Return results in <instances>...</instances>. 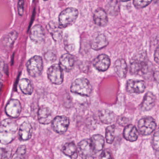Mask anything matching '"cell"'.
Wrapping results in <instances>:
<instances>
[{
  "mask_svg": "<svg viewBox=\"0 0 159 159\" xmlns=\"http://www.w3.org/2000/svg\"><path fill=\"white\" fill-rule=\"evenodd\" d=\"M107 12L111 16H116L119 11V5L118 1H110L107 6Z\"/></svg>",
  "mask_w": 159,
  "mask_h": 159,
  "instance_id": "29",
  "label": "cell"
},
{
  "mask_svg": "<svg viewBox=\"0 0 159 159\" xmlns=\"http://www.w3.org/2000/svg\"><path fill=\"white\" fill-rule=\"evenodd\" d=\"M152 1H139L134 0L133 1V4L136 8L140 9L143 8L148 6Z\"/></svg>",
  "mask_w": 159,
  "mask_h": 159,
  "instance_id": "31",
  "label": "cell"
},
{
  "mask_svg": "<svg viewBox=\"0 0 159 159\" xmlns=\"http://www.w3.org/2000/svg\"><path fill=\"white\" fill-rule=\"evenodd\" d=\"M33 129L31 125L29 122H23L20 127L18 135L20 140L22 141H28L31 138Z\"/></svg>",
  "mask_w": 159,
  "mask_h": 159,
  "instance_id": "17",
  "label": "cell"
},
{
  "mask_svg": "<svg viewBox=\"0 0 159 159\" xmlns=\"http://www.w3.org/2000/svg\"><path fill=\"white\" fill-rule=\"evenodd\" d=\"M45 58L47 60L49 61H53L56 60V58H57V54H56V52H54V51H48V52H46V54H45Z\"/></svg>",
  "mask_w": 159,
  "mask_h": 159,
  "instance_id": "34",
  "label": "cell"
},
{
  "mask_svg": "<svg viewBox=\"0 0 159 159\" xmlns=\"http://www.w3.org/2000/svg\"><path fill=\"white\" fill-rule=\"evenodd\" d=\"M62 151L66 156L70 157L71 159H77L78 157L76 145L73 142L65 144L62 147Z\"/></svg>",
  "mask_w": 159,
  "mask_h": 159,
  "instance_id": "24",
  "label": "cell"
},
{
  "mask_svg": "<svg viewBox=\"0 0 159 159\" xmlns=\"http://www.w3.org/2000/svg\"><path fill=\"white\" fill-rule=\"evenodd\" d=\"M26 66L30 76L32 77H37L41 75L43 70L42 58L39 56L32 57L28 61Z\"/></svg>",
  "mask_w": 159,
  "mask_h": 159,
  "instance_id": "5",
  "label": "cell"
},
{
  "mask_svg": "<svg viewBox=\"0 0 159 159\" xmlns=\"http://www.w3.org/2000/svg\"></svg>",
  "mask_w": 159,
  "mask_h": 159,
  "instance_id": "40",
  "label": "cell"
},
{
  "mask_svg": "<svg viewBox=\"0 0 159 159\" xmlns=\"http://www.w3.org/2000/svg\"><path fill=\"white\" fill-rule=\"evenodd\" d=\"M70 125V120L65 116H58L53 120L52 127L55 132L62 134L67 131Z\"/></svg>",
  "mask_w": 159,
  "mask_h": 159,
  "instance_id": "9",
  "label": "cell"
},
{
  "mask_svg": "<svg viewBox=\"0 0 159 159\" xmlns=\"http://www.w3.org/2000/svg\"><path fill=\"white\" fill-rule=\"evenodd\" d=\"M93 149L95 154L102 150L104 146V138L100 134L93 135L90 139Z\"/></svg>",
  "mask_w": 159,
  "mask_h": 159,
  "instance_id": "22",
  "label": "cell"
},
{
  "mask_svg": "<svg viewBox=\"0 0 159 159\" xmlns=\"http://www.w3.org/2000/svg\"><path fill=\"white\" fill-rule=\"evenodd\" d=\"M47 29L55 41H59L61 40L63 34L61 27L59 25L55 22L51 21L48 24Z\"/></svg>",
  "mask_w": 159,
  "mask_h": 159,
  "instance_id": "21",
  "label": "cell"
},
{
  "mask_svg": "<svg viewBox=\"0 0 159 159\" xmlns=\"http://www.w3.org/2000/svg\"><path fill=\"white\" fill-rule=\"evenodd\" d=\"M130 72L132 74L136 75H146L149 71V66L145 59L136 58L130 61Z\"/></svg>",
  "mask_w": 159,
  "mask_h": 159,
  "instance_id": "4",
  "label": "cell"
},
{
  "mask_svg": "<svg viewBox=\"0 0 159 159\" xmlns=\"http://www.w3.org/2000/svg\"><path fill=\"white\" fill-rule=\"evenodd\" d=\"M10 156V152L7 149L0 148V159H8Z\"/></svg>",
  "mask_w": 159,
  "mask_h": 159,
  "instance_id": "35",
  "label": "cell"
},
{
  "mask_svg": "<svg viewBox=\"0 0 159 159\" xmlns=\"http://www.w3.org/2000/svg\"><path fill=\"white\" fill-rule=\"evenodd\" d=\"M156 127V120L151 117H145L138 121V130L141 134L144 136L151 134L155 130Z\"/></svg>",
  "mask_w": 159,
  "mask_h": 159,
  "instance_id": "6",
  "label": "cell"
},
{
  "mask_svg": "<svg viewBox=\"0 0 159 159\" xmlns=\"http://www.w3.org/2000/svg\"><path fill=\"white\" fill-rule=\"evenodd\" d=\"M116 73L120 78L126 77L128 72V66L125 60L119 59L116 61L114 65Z\"/></svg>",
  "mask_w": 159,
  "mask_h": 159,
  "instance_id": "23",
  "label": "cell"
},
{
  "mask_svg": "<svg viewBox=\"0 0 159 159\" xmlns=\"http://www.w3.org/2000/svg\"><path fill=\"white\" fill-rule=\"evenodd\" d=\"M49 80L55 85H61L63 81V70L59 64H55L49 67L47 72Z\"/></svg>",
  "mask_w": 159,
  "mask_h": 159,
  "instance_id": "8",
  "label": "cell"
},
{
  "mask_svg": "<svg viewBox=\"0 0 159 159\" xmlns=\"http://www.w3.org/2000/svg\"><path fill=\"white\" fill-rule=\"evenodd\" d=\"M17 124L11 119H6L0 124V143L8 144L12 143L18 133Z\"/></svg>",
  "mask_w": 159,
  "mask_h": 159,
  "instance_id": "1",
  "label": "cell"
},
{
  "mask_svg": "<svg viewBox=\"0 0 159 159\" xmlns=\"http://www.w3.org/2000/svg\"><path fill=\"white\" fill-rule=\"evenodd\" d=\"M70 91L73 93L81 96H90L92 92V87L88 79L85 78H79L75 80L70 87Z\"/></svg>",
  "mask_w": 159,
  "mask_h": 159,
  "instance_id": "2",
  "label": "cell"
},
{
  "mask_svg": "<svg viewBox=\"0 0 159 159\" xmlns=\"http://www.w3.org/2000/svg\"><path fill=\"white\" fill-rule=\"evenodd\" d=\"M94 23L100 27L105 26L108 23V17L105 10L99 8L94 12L93 16Z\"/></svg>",
  "mask_w": 159,
  "mask_h": 159,
  "instance_id": "18",
  "label": "cell"
},
{
  "mask_svg": "<svg viewBox=\"0 0 159 159\" xmlns=\"http://www.w3.org/2000/svg\"><path fill=\"white\" fill-rule=\"evenodd\" d=\"M19 86L21 91L26 95H31L33 91V87L29 79L23 78L20 80Z\"/></svg>",
  "mask_w": 159,
  "mask_h": 159,
  "instance_id": "26",
  "label": "cell"
},
{
  "mask_svg": "<svg viewBox=\"0 0 159 159\" xmlns=\"http://www.w3.org/2000/svg\"><path fill=\"white\" fill-rule=\"evenodd\" d=\"M139 133L135 126L128 125L123 131V137L127 141L131 142H135L138 139Z\"/></svg>",
  "mask_w": 159,
  "mask_h": 159,
  "instance_id": "20",
  "label": "cell"
},
{
  "mask_svg": "<svg viewBox=\"0 0 159 159\" xmlns=\"http://www.w3.org/2000/svg\"><path fill=\"white\" fill-rule=\"evenodd\" d=\"M78 11L74 7H68L61 13L59 17V26L66 28L72 25L78 17Z\"/></svg>",
  "mask_w": 159,
  "mask_h": 159,
  "instance_id": "3",
  "label": "cell"
},
{
  "mask_svg": "<svg viewBox=\"0 0 159 159\" xmlns=\"http://www.w3.org/2000/svg\"><path fill=\"white\" fill-rule=\"evenodd\" d=\"M52 113L48 107L42 106L40 107L38 112V119L41 124L47 125L52 121Z\"/></svg>",
  "mask_w": 159,
  "mask_h": 159,
  "instance_id": "15",
  "label": "cell"
},
{
  "mask_svg": "<svg viewBox=\"0 0 159 159\" xmlns=\"http://www.w3.org/2000/svg\"><path fill=\"white\" fill-rule=\"evenodd\" d=\"M146 88L145 82L142 80L129 79L126 85V90L130 93L141 94L144 92Z\"/></svg>",
  "mask_w": 159,
  "mask_h": 159,
  "instance_id": "10",
  "label": "cell"
},
{
  "mask_svg": "<svg viewBox=\"0 0 159 159\" xmlns=\"http://www.w3.org/2000/svg\"><path fill=\"white\" fill-rule=\"evenodd\" d=\"M156 101L157 98L155 94L151 91H148L144 97L141 104V109L145 112L150 111L156 105Z\"/></svg>",
  "mask_w": 159,
  "mask_h": 159,
  "instance_id": "16",
  "label": "cell"
},
{
  "mask_svg": "<svg viewBox=\"0 0 159 159\" xmlns=\"http://www.w3.org/2000/svg\"><path fill=\"white\" fill-rule=\"evenodd\" d=\"M3 85V82L2 79H0V92H1V90L2 87Z\"/></svg>",
  "mask_w": 159,
  "mask_h": 159,
  "instance_id": "39",
  "label": "cell"
},
{
  "mask_svg": "<svg viewBox=\"0 0 159 159\" xmlns=\"http://www.w3.org/2000/svg\"><path fill=\"white\" fill-rule=\"evenodd\" d=\"M24 1H19L18 3V11L20 16H21L24 13Z\"/></svg>",
  "mask_w": 159,
  "mask_h": 159,
  "instance_id": "36",
  "label": "cell"
},
{
  "mask_svg": "<svg viewBox=\"0 0 159 159\" xmlns=\"http://www.w3.org/2000/svg\"><path fill=\"white\" fill-rule=\"evenodd\" d=\"M116 127L115 125L108 126L106 129L105 137L107 143L112 144L115 138Z\"/></svg>",
  "mask_w": 159,
  "mask_h": 159,
  "instance_id": "27",
  "label": "cell"
},
{
  "mask_svg": "<svg viewBox=\"0 0 159 159\" xmlns=\"http://www.w3.org/2000/svg\"><path fill=\"white\" fill-rule=\"evenodd\" d=\"M18 33L16 31H13L7 34L3 39V44L7 47H10L17 38Z\"/></svg>",
  "mask_w": 159,
  "mask_h": 159,
  "instance_id": "28",
  "label": "cell"
},
{
  "mask_svg": "<svg viewBox=\"0 0 159 159\" xmlns=\"http://www.w3.org/2000/svg\"><path fill=\"white\" fill-rule=\"evenodd\" d=\"M21 111V104L18 100L16 99L10 100L6 106L5 112L7 115L13 118L18 117Z\"/></svg>",
  "mask_w": 159,
  "mask_h": 159,
  "instance_id": "11",
  "label": "cell"
},
{
  "mask_svg": "<svg viewBox=\"0 0 159 159\" xmlns=\"http://www.w3.org/2000/svg\"><path fill=\"white\" fill-rule=\"evenodd\" d=\"M26 154V147L24 145L19 147L11 159H25Z\"/></svg>",
  "mask_w": 159,
  "mask_h": 159,
  "instance_id": "30",
  "label": "cell"
},
{
  "mask_svg": "<svg viewBox=\"0 0 159 159\" xmlns=\"http://www.w3.org/2000/svg\"><path fill=\"white\" fill-rule=\"evenodd\" d=\"M31 40L36 43L41 44L43 42L45 38V31L42 25L37 24L32 28L30 32Z\"/></svg>",
  "mask_w": 159,
  "mask_h": 159,
  "instance_id": "12",
  "label": "cell"
},
{
  "mask_svg": "<svg viewBox=\"0 0 159 159\" xmlns=\"http://www.w3.org/2000/svg\"><path fill=\"white\" fill-rule=\"evenodd\" d=\"M75 63V59L73 56L69 54H63L60 59V66L62 70L67 72H70L73 68Z\"/></svg>",
  "mask_w": 159,
  "mask_h": 159,
  "instance_id": "14",
  "label": "cell"
},
{
  "mask_svg": "<svg viewBox=\"0 0 159 159\" xmlns=\"http://www.w3.org/2000/svg\"><path fill=\"white\" fill-rule=\"evenodd\" d=\"M153 77L155 80L159 83V68H157L154 71Z\"/></svg>",
  "mask_w": 159,
  "mask_h": 159,
  "instance_id": "38",
  "label": "cell"
},
{
  "mask_svg": "<svg viewBox=\"0 0 159 159\" xmlns=\"http://www.w3.org/2000/svg\"><path fill=\"white\" fill-rule=\"evenodd\" d=\"M99 118L102 123L109 124L114 122L116 116L115 114L108 110H102L99 113Z\"/></svg>",
  "mask_w": 159,
  "mask_h": 159,
  "instance_id": "25",
  "label": "cell"
},
{
  "mask_svg": "<svg viewBox=\"0 0 159 159\" xmlns=\"http://www.w3.org/2000/svg\"><path fill=\"white\" fill-rule=\"evenodd\" d=\"M154 60L157 64H159V46L157 47L154 53Z\"/></svg>",
  "mask_w": 159,
  "mask_h": 159,
  "instance_id": "37",
  "label": "cell"
},
{
  "mask_svg": "<svg viewBox=\"0 0 159 159\" xmlns=\"http://www.w3.org/2000/svg\"><path fill=\"white\" fill-rule=\"evenodd\" d=\"M99 159H114L112 153L109 149H105L102 152Z\"/></svg>",
  "mask_w": 159,
  "mask_h": 159,
  "instance_id": "33",
  "label": "cell"
},
{
  "mask_svg": "<svg viewBox=\"0 0 159 159\" xmlns=\"http://www.w3.org/2000/svg\"><path fill=\"white\" fill-rule=\"evenodd\" d=\"M106 36L103 34H98L93 37L91 41V47L94 50H100L108 44Z\"/></svg>",
  "mask_w": 159,
  "mask_h": 159,
  "instance_id": "19",
  "label": "cell"
},
{
  "mask_svg": "<svg viewBox=\"0 0 159 159\" xmlns=\"http://www.w3.org/2000/svg\"><path fill=\"white\" fill-rule=\"evenodd\" d=\"M111 61L108 56L105 54H101L96 57L93 61L94 68L100 72H105L109 68Z\"/></svg>",
  "mask_w": 159,
  "mask_h": 159,
  "instance_id": "13",
  "label": "cell"
},
{
  "mask_svg": "<svg viewBox=\"0 0 159 159\" xmlns=\"http://www.w3.org/2000/svg\"><path fill=\"white\" fill-rule=\"evenodd\" d=\"M153 146L156 151L159 152V130L154 134L153 139Z\"/></svg>",
  "mask_w": 159,
  "mask_h": 159,
  "instance_id": "32",
  "label": "cell"
},
{
  "mask_svg": "<svg viewBox=\"0 0 159 159\" xmlns=\"http://www.w3.org/2000/svg\"><path fill=\"white\" fill-rule=\"evenodd\" d=\"M77 151L82 159H93L95 155L89 139L82 140L78 144Z\"/></svg>",
  "mask_w": 159,
  "mask_h": 159,
  "instance_id": "7",
  "label": "cell"
}]
</instances>
